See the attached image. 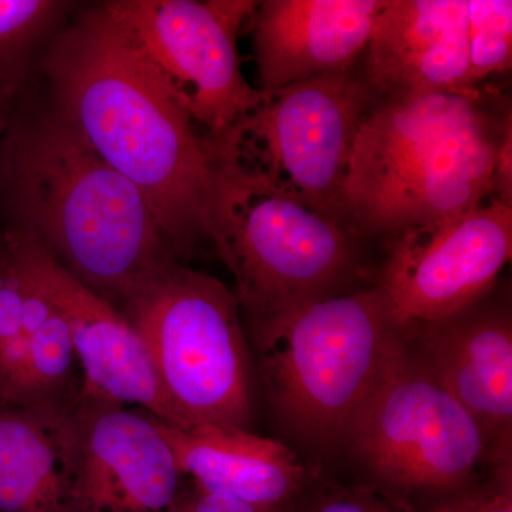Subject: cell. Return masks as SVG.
I'll use <instances>...</instances> for the list:
<instances>
[{"label":"cell","mask_w":512,"mask_h":512,"mask_svg":"<svg viewBox=\"0 0 512 512\" xmlns=\"http://www.w3.org/2000/svg\"><path fill=\"white\" fill-rule=\"evenodd\" d=\"M56 114L143 192L180 261L208 239L214 168L205 137L103 6L43 62Z\"/></svg>","instance_id":"1"},{"label":"cell","mask_w":512,"mask_h":512,"mask_svg":"<svg viewBox=\"0 0 512 512\" xmlns=\"http://www.w3.org/2000/svg\"><path fill=\"white\" fill-rule=\"evenodd\" d=\"M291 508L261 507L211 493L197 484H185L168 512H291Z\"/></svg>","instance_id":"23"},{"label":"cell","mask_w":512,"mask_h":512,"mask_svg":"<svg viewBox=\"0 0 512 512\" xmlns=\"http://www.w3.org/2000/svg\"><path fill=\"white\" fill-rule=\"evenodd\" d=\"M73 403L0 404V512H87Z\"/></svg>","instance_id":"16"},{"label":"cell","mask_w":512,"mask_h":512,"mask_svg":"<svg viewBox=\"0 0 512 512\" xmlns=\"http://www.w3.org/2000/svg\"><path fill=\"white\" fill-rule=\"evenodd\" d=\"M417 507L420 512H512V468L491 471L464 490Z\"/></svg>","instance_id":"21"},{"label":"cell","mask_w":512,"mask_h":512,"mask_svg":"<svg viewBox=\"0 0 512 512\" xmlns=\"http://www.w3.org/2000/svg\"><path fill=\"white\" fill-rule=\"evenodd\" d=\"M379 96L352 70L319 74L264 92L221 136L211 156L339 222L353 144Z\"/></svg>","instance_id":"7"},{"label":"cell","mask_w":512,"mask_h":512,"mask_svg":"<svg viewBox=\"0 0 512 512\" xmlns=\"http://www.w3.org/2000/svg\"><path fill=\"white\" fill-rule=\"evenodd\" d=\"M29 241L40 281L70 330L82 370L80 389L134 404L177 427L146 346L126 316L77 281L32 234Z\"/></svg>","instance_id":"13"},{"label":"cell","mask_w":512,"mask_h":512,"mask_svg":"<svg viewBox=\"0 0 512 512\" xmlns=\"http://www.w3.org/2000/svg\"><path fill=\"white\" fill-rule=\"evenodd\" d=\"M73 417L87 512H168L173 507L184 476L156 417L82 389Z\"/></svg>","instance_id":"12"},{"label":"cell","mask_w":512,"mask_h":512,"mask_svg":"<svg viewBox=\"0 0 512 512\" xmlns=\"http://www.w3.org/2000/svg\"><path fill=\"white\" fill-rule=\"evenodd\" d=\"M211 160L208 239L234 276L235 298L252 346L288 313L342 293L357 272L355 238L329 215Z\"/></svg>","instance_id":"5"},{"label":"cell","mask_w":512,"mask_h":512,"mask_svg":"<svg viewBox=\"0 0 512 512\" xmlns=\"http://www.w3.org/2000/svg\"><path fill=\"white\" fill-rule=\"evenodd\" d=\"M407 349L477 421L494 470L512 468V315L498 289L447 318L407 325Z\"/></svg>","instance_id":"11"},{"label":"cell","mask_w":512,"mask_h":512,"mask_svg":"<svg viewBox=\"0 0 512 512\" xmlns=\"http://www.w3.org/2000/svg\"><path fill=\"white\" fill-rule=\"evenodd\" d=\"M63 6L52 0H0V62L20 60Z\"/></svg>","instance_id":"20"},{"label":"cell","mask_w":512,"mask_h":512,"mask_svg":"<svg viewBox=\"0 0 512 512\" xmlns=\"http://www.w3.org/2000/svg\"><path fill=\"white\" fill-rule=\"evenodd\" d=\"M184 478L211 493L261 507L291 508L316 480L281 441L251 430L177 429L158 420Z\"/></svg>","instance_id":"17"},{"label":"cell","mask_w":512,"mask_h":512,"mask_svg":"<svg viewBox=\"0 0 512 512\" xmlns=\"http://www.w3.org/2000/svg\"><path fill=\"white\" fill-rule=\"evenodd\" d=\"M22 77L23 69L20 60L0 62V147L9 134L13 103H15Z\"/></svg>","instance_id":"24"},{"label":"cell","mask_w":512,"mask_h":512,"mask_svg":"<svg viewBox=\"0 0 512 512\" xmlns=\"http://www.w3.org/2000/svg\"><path fill=\"white\" fill-rule=\"evenodd\" d=\"M291 512H420L417 504L379 484L313 481Z\"/></svg>","instance_id":"19"},{"label":"cell","mask_w":512,"mask_h":512,"mask_svg":"<svg viewBox=\"0 0 512 512\" xmlns=\"http://www.w3.org/2000/svg\"><path fill=\"white\" fill-rule=\"evenodd\" d=\"M363 77L380 100L480 92L468 76L467 0H386Z\"/></svg>","instance_id":"14"},{"label":"cell","mask_w":512,"mask_h":512,"mask_svg":"<svg viewBox=\"0 0 512 512\" xmlns=\"http://www.w3.org/2000/svg\"><path fill=\"white\" fill-rule=\"evenodd\" d=\"M484 93L379 100L353 144L338 218L353 238H386L456 217L491 197L511 127Z\"/></svg>","instance_id":"3"},{"label":"cell","mask_w":512,"mask_h":512,"mask_svg":"<svg viewBox=\"0 0 512 512\" xmlns=\"http://www.w3.org/2000/svg\"><path fill=\"white\" fill-rule=\"evenodd\" d=\"M377 286L403 323L447 318L497 286L512 254V205L490 197L473 210L387 241Z\"/></svg>","instance_id":"10"},{"label":"cell","mask_w":512,"mask_h":512,"mask_svg":"<svg viewBox=\"0 0 512 512\" xmlns=\"http://www.w3.org/2000/svg\"><path fill=\"white\" fill-rule=\"evenodd\" d=\"M258 2L114 0L103 8L146 57L181 109L221 136L261 103L247 82L237 37Z\"/></svg>","instance_id":"9"},{"label":"cell","mask_w":512,"mask_h":512,"mask_svg":"<svg viewBox=\"0 0 512 512\" xmlns=\"http://www.w3.org/2000/svg\"><path fill=\"white\" fill-rule=\"evenodd\" d=\"M386 0H265L254 18L259 90L352 70Z\"/></svg>","instance_id":"15"},{"label":"cell","mask_w":512,"mask_h":512,"mask_svg":"<svg viewBox=\"0 0 512 512\" xmlns=\"http://www.w3.org/2000/svg\"><path fill=\"white\" fill-rule=\"evenodd\" d=\"M379 286L308 303L252 343L256 377L286 429L309 446L346 444L406 346Z\"/></svg>","instance_id":"4"},{"label":"cell","mask_w":512,"mask_h":512,"mask_svg":"<svg viewBox=\"0 0 512 512\" xmlns=\"http://www.w3.org/2000/svg\"><path fill=\"white\" fill-rule=\"evenodd\" d=\"M2 177L18 227L117 309L180 261L143 192L59 114L6 137Z\"/></svg>","instance_id":"2"},{"label":"cell","mask_w":512,"mask_h":512,"mask_svg":"<svg viewBox=\"0 0 512 512\" xmlns=\"http://www.w3.org/2000/svg\"><path fill=\"white\" fill-rule=\"evenodd\" d=\"M119 309L146 346L177 429L249 430L258 377L231 289L174 261Z\"/></svg>","instance_id":"6"},{"label":"cell","mask_w":512,"mask_h":512,"mask_svg":"<svg viewBox=\"0 0 512 512\" xmlns=\"http://www.w3.org/2000/svg\"><path fill=\"white\" fill-rule=\"evenodd\" d=\"M23 306L22 269L9 229L0 234V350L22 335Z\"/></svg>","instance_id":"22"},{"label":"cell","mask_w":512,"mask_h":512,"mask_svg":"<svg viewBox=\"0 0 512 512\" xmlns=\"http://www.w3.org/2000/svg\"><path fill=\"white\" fill-rule=\"evenodd\" d=\"M468 76L478 86L487 77L510 72L511 0H467Z\"/></svg>","instance_id":"18"},{"label":"cell","mask_w":512,"mask_h":512,"mask_svg":"<svg viewBox=\"0 0 512 512\" xmlns=\"http://www.w3.org/2000/svg\"><path fill=\"white\" fill-rule=\"evenodd\" d=\"M346 444L377 484L407 498L457 493L494 471L483 430L407 349V338Z\"/></svg>","instance_id":"8"}]
</instances>
